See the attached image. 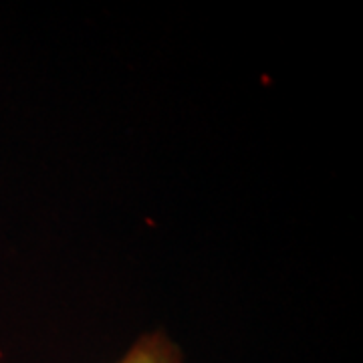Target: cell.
<instances>
[{"mask_svg": "<svg viewBox=\"0 0 363 363\" xmlns=\"http://www.w3.org/2000/svg\"><path fill=\"white\" fill-rule=\"evenodd\" d=\"M117 363H182V355L164 333H152L135 341Z\"/></svg>", "mask_w": 363, "mask_h": 363, "instance_id": "cell-1", "label": "cell"}]
</instances>
